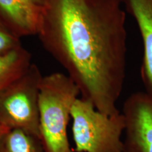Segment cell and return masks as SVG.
<instances>
[{
	"mask_svg": "<svg viewBox=\"0 0 152 152\" xmlns=\"http://www.w3.org/2000/svg\"><path fill=\"white\" fill-rule=\"evenodd\" d=\"M122 152H152V97L145 92L132 93L125 101Z\"/></svg>",
	"mask_w": 152,
	"mask_h": 152,
	"instance_id": "5b68a950",
	"label": "cell"
},
{
	"mask_svg": "<svg viewBox=\"0 0 152 152\" xmlns=\"http://www.w3.org/2000/svg\"><path fill=\"white\" fill-rule=\"evenodd\" d=\"M31 64V54L22 45L0 55V92L24 74Z\"/></svg>",
	"mask_w": 152,
	"mask_h": 152,
	"instance_id": "ba28073f",
	"label": "cell"
},
{
	"mask_svg": "<svg viewBox=\"0 0 152 152\" xmlns=\"http://www.w3.org/2000/svg\"><path fill=\"white\" fill-rule=\"evenodd\" d=\"M80 96L78 87L67 74L43 76L39 92L40 137L47 152H74L68 137L72 108Z\"/></svg>",
	"mask_w": 152,
	"mask_h": 152,
	"instance_id": "7a4b0ae2",
	"label": "cell"
},
{
	"mask_svg": "<svg viewBox=\"0 0 152 152\" xmlns=\"http://www.w3.org/2000/svg\"><path fill=\"white\" fill-rule=\"evenodd\" d=\"M40 70L32 63L16 80L0 92V125L6 130H22L41 140L39 92Z\"/></svg>",
	"mask_w": 152,
	"mask_h": 152,
	"instance_id": "277c9868",
	"label": "cell"
},
{
	"mask_svg": "<svg viewBox=\"0 0 152 152\" xmlns=\"http://www.w3.org/2000/svg\"><path fill=\"white\" fill-rule=\"evenodd\" d=\"M20 45V38L0 21V55L7 54Z\"/></svg>",
	"mask_w": 152,
	"mask_h": 152,
	"instance_id": "30bf717a",
	"label": "cell"
},
{
	"mask_svg": "<svg viewBox=\"0 0 152 152\" xmlns=\"http://www.w3.org/2000/svg\"><path fill=\"white\" fill-rule=\"evenodd\" d=\"M75 152H122L125 119L121 111L109 115L80 96L71 111Z\"/></svg>",
	"mask_w": 152,
	"mask_h": 152,
	"instance_id": "3957f363",
	"label": "cell"
},
{
	"mask_svg": "<svg viewBox=\"0 0 152 152\" xmlns=\"http://www.w3.org/2000/svg\"><path fill=\"white\" fill-rule=\"evenodd\" d=\"M0 152H47L42 140L26 131L7 130L0 138Z\"/></svg>",
	"mask_w": 152,
	"mask_h": 152,
	"instance_id": "9c48e42d",
	"label": "cell"
},
{
	"mask_svg": "<svg viewBox=\"0 0 152 152\" xmlns=\"http://www.w3.org/2000/svg\"><path fill=\"white\" fill-rule=\"evenodd\" d=\"M40 12L26 0H0V21L20 39L37 35Z\"/></svg>",
	"mask_w": 152,
	"mask_h": 152,
	"instance_id": "52a82bcc",
	"label": "cell"
},
{
	"mask_svg": "<svg viewBox=\"0 0 152 152\" xmlns=\"http://www.w3.org/2000/svg\"><path fill=\"white\" fill-rule=\"evenodd\" d=\"M26 1L36 8L42 9L45 4L46 3L47 0H26Z\"/></svg>",
	"mask_w": 152,
	"mask_h": 152,
	"instance_id": "8fae6325",
	"label": "cell"
},
{
	"mask_svg": "<svg viewBox=\"0 0 152 152\" xmlns=\"http://www.w3.org/2000/svg\"><path fill=\"white\" fill-rule=\"evenodd\" d=\"M120 0H47L37 35L42 45L102 113L121 112L126 76V14Z\"/></svg>",
	"mask_w": 152,
	"mask_h": 152,
	"instance_id": "6da1fadb",
	"label": "cell"
},
{
	"mask_svg": "<svg viewBox=\"0 0 152 152\" xmlns=\"http://www.w3.org/2000/svg\"><path fill=\"white\" fill-rule=\"evenodd\" d=\"M134 18L144 46L141 77L145 92L152 97V0H120Z\"/></svg>",
	"mask_w": 152,
	"mask_h": 152,
	"instance_id": "8992f818",
	"label": "cell"
},
{
	"mask_svg": "<svg viewBox=\"0 0 152 152\" xmlns=\"http://www.w3.org/2000/svg\"><path fill=\"white\" fill-rule=\"evenodd\" d=\"M7 131V130H6L5 128H4L2 126L0 125V138L1 137V136L4 134V132H6Z\"/></svg>",
	"mask_w": 152,
	"mask_h": 152,
	"instance_id": "7c38bea8",
	"label": "cell"
}]
</instances>
